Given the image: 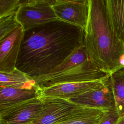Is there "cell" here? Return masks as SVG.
<instances>
[{
    "label": "cell",
    "instance_id": "obj_1",
    "mask_svg": "<svg viewBox=\"0 0 124 124\" xmlns=\"http://www.w3.org/2000/svg\"><path fill=\"white\" fill-rule=\"evenodd\" d=\"M84 34L60 20L24 31L16 69L32 79L49 74L82 45Z\"/></svg>",
    "mask_w": 124,
    "mask_h": 124
},
{
    "label": "cell",
    "instance_id": "obj_2",
    "mask_svg": "<svg viewBox=\"0 0 124 124\" xmlns=\"http://www.w3.org/2000/svg\"><path fill=\"white\" fill-rule=\"evenodd\" d=\"M89 12L83 45L88 59L111 74L121 68L124 45L115 35L108 16L106 0H89Z\"/></svg>",
    "mask_w": 124,
    "mask_h": 124
},
{
    "label": "cell",
    "instance_id": "obj_3",
    "mask_svg": "<svg viewBox=\"0 0 124 124\" xmlns=\"http://www.w3.org/2000/svg\"><path fill=\"white\" fill-rule=\"evenodd\" d=\"M109 75L88 60L66 71L54 74H48L34 78L33 79L41 89H44L59 84L99 80Z\"/></svg>",
    "mask_w": 124,
    "mask_h": 124
},
{
    "label": "cell",
    "instance_id": "obj_4",
    "mask_svg": "<svg viewBox=\"0 0 124 124\" xmlns=\"http://www.w3.org/2000/svg\"><path fill=\"white\" fill-rule=\"evenodd\" d=\"M53 0H22L16 17L24 31L59 20L53 9Z\"/></svg>",
    "mask_w": 124,
    "mask_h": 124
},
{
    "label": "cell",
    "instance_id": "obj_5",
    "mask_svg": "<svg viewBox=\"0 0 124 124\" xmlns=\"http://www.w3.org/2000/svg\"><path fill=\"white\" fill-rule=\"evenodd\" d=\"M41 97L43 104L41 112L34 119L25 124H54L77 114L84 107L62 98Z\"/></svg>",
    "mask_w": 124,
    "mask_h": 124
},
{
    "label": "cell",
    "instance_id": "obj_6",
    "mask_svg": "<svg viewBox=\"0 0 124 124\" xmlns=\"http://www.w3.org/2000/svg\"><path fill=\"white\" fill-rule=\"evenodd\" d=\"M52 6L59 20L86 30L89 12V0H53Z\"/></svg>",
    "mask_w": 124,
    "mask_h": 124
},
{
    "label": "cell",
    "instance_id": "obj_7",
    "mask_svg": "<svg viewBox=\"0 0 124 124\" xmlns=\"http://www.w3.org/2000/svg\"><path fill=\"white\" fill-rule=\"evenodd\" d=\"M109 75L104 78V83L101 87L69 100L77 105L89 108L107 110L117 109Z\"/></svg>",
    "mask_w": 124,
    "mask_h": 124
},
{
    "label": "cell",
    "instance_id": "obj_8",
    "mask_svg": "<svg viewBox=\"0 0 124 124\" xmlns=\"http://www.w3.org/2000/svg\"><path fill=\"white\" fill-rule=\"evenodd\" d=\"M41 97L16 106L0 109V124H25L34 119L43 109Z\"/></svg>",
    "mask_w": 124,
    "mask_h": 124
},
{
    "label": "cell",
    "instance_id": "obj_9",
    "mask_svg": "<svg viewBox=\"0 0 124 124\" xmlns=\"http://www.w3.org/2000/svg\"><path fill=\"white\" fill-rule=\"evenodd\" d=\"M23 33L24 30L20 27L0 40V72L9 73L16 69Z\"/></svg>",
    "mask_w": 124,
    "mask_h": 124
},
{
    "label": "cell",
    "instance_id": "obj_10",
    "mask_svg": "<svg viewBox=\"0 0 124 124\" xmlns=\"http://www.w3.org/2000/svg\"><path fill=\"white\" fill-rule=\"evenodd\" d=\"M103 79L104 78L90 82L57 84L42 89V96H49L69 100L87 92L101 87L104 83Z\"/></svg>",
    "mask_w": 124,
    "mask_h": 124
},
{
    "label": "cell",
    "instance_id": "obj_11",
    "mask_svg": "<svg viewBox=\"0 0 124 124\" xmlns=\"http://www.w3.org/2000/svg\"><path fill=\"white\" fill-rule=\"evenodd\" d=\"M42 96V89L37 85L31 89L1 87L0 91V109L22 104Z\"/></svg>",
    "mask_w": 124,
    "mask_h": 124
},
{
    "label": "cell",
    "instance_id": "obj_12",
    "mask_svg": "<svg viewBox=\"0 0 124 124\" xmlns=\"http://www.w3.org/2000/svg\"><path fill=\"white\" fill-rule=\"evenodd\" d=\"M106 3L112 31L124 45V0H106Z\"/></svg>",
    "mask_w": 124,
    "mask_h": 124
},
{
    "label": "cell",
    "instance_id": "obj_13",
    "mask_svg": "<svg viewBox=\"0 0 124 124\" xmlns=\"http://www.w3.org/2000/svg\"><path fill=\"white\" fill-rule=\"evenodd\" d=\"M108 110L84 107L77 114L54 124H99Z\"/></svg>",
    "mask_w": 124,
    "mask_h": 124
},
{
    "label": "cell",
    "instance_id": "obj_14",
    "mask_svg": "<svg viewBox=\"0 0 124 124\" xmlns=\"http://www.w3.org/2000/svg\"><path fill=\"white\" fill-rule=\"evenodd\" d=\"M34 79L16 69L13 72H0V86L18 89H31L36 85Z\"/></svg>",
    "mask_w": 124,
    "mask_h": 124
},
{
    "label": "cell",
    "instance_id": "obj_15",
    "mask_svg": "<svg viewBox=\"0 0 124 124\" xmlns=\"http://www.w3.org/2000/svg\"><path fill=\"white\" fill-rule=\"evenodd\" d=\"M109 77L116 108L122 117L124 115V67H121L113 72Z\"/></svg>",
    "mask_w": 124,
    "mask_h": 124
},
{
    "label": "cell",
    "instance_id": "obj_16",
    "mask_svg": "<svg viewBox=\"0 0 124 124\" xmlns=\"http://www.w3.org/2000/svg\"><path fill=\"white\" fill-rule=\"evenodd\" d=\"M21 27L16 15L0 18V40L8 36L16 28Z\"/></svg>",
    "mask_w": 124,
    "mask_h": 124
},
{
    "label": "cell",
    "instance_id": "obj_17",
    "mask_svg": "<svg viewBox=\"0 0 124 124\" xmlns=\"http://www.w3.org/2000/svg\"><path fill=\"white\" fill-rule=\"evenodd\" d=\"M22 0H0V18L16 15Z\"/></svg>",
    "mask_w": 124,
    "mask_h": 124
},
{
    "label": "cell",
    "instance_id": "obj_18",
    "mask_svg": "<svg viewBox=\"0 0 124 124\" xmlns=\"http://www.w3.org/2000/svg\"><path fill=\"white\" fill-rule=\"evenodd\" d=\"M121 118L116 109L109 110L106 113L99 124H117Z\"/></svg>",
    "mask_w": 124,
    "mask_h": 124
},
{
    "label": "cell",
    "instance_id": "obj_19",
    "mask_svg": "<svg viewBox=\"0 0 124 124\" xmlns=\"http://www.w3.org/2000/svg\"><path fill=\"white\" fill-rule=\"evenodd\" d=\"M117 124H124V115L121 117L120 121Z\"/></svg>",
    "mask_w": 124,
    "mask_h": 124
}]
</instances>
